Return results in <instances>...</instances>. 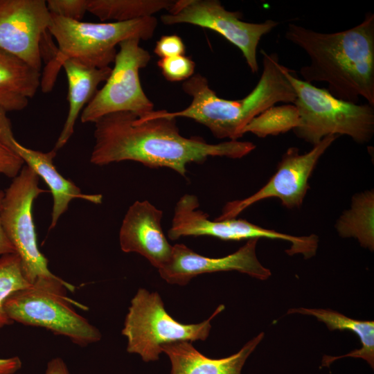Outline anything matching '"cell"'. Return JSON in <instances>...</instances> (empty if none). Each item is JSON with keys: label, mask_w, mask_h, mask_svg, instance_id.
<instances>
[{"label": "cell", "mask_w": 374, "mask_h": 374, "mask_svg": "<svg viewBox=\"0 0 374 374\" xmlns=\"http://www.w3.org/2000/svg\"><path fill=\"white\" fill-rule=\"evenodd\" d=\"M337 136H326L304 154H300L297 148H288L278 163L277 170L263 187L247 198L227 202L217 219L235 218L252 204L271 197L278 198L288 208L299 207L309 188L308 179L319 159Z\"/></svg>", "instance_id": "7c38bea8"}, {"label": "cell", "mask_w": 374, "mask_h": 374, "mask_svg": "<svg viewBox=\"0 0 374 374\" xmlns=\"http://www.w3.org/2000/svg\"><path fill=\"white\" fill-rule=\"evenodd\" d=\"M374 193L365 191L353 197L351 208L339 218L336 229L344 238H355L365 248L374 249Z\"/></svg>", "instance_id": "44dd1931"}, {"label": "cell", "mask_w": 374, "mask_h": 374, "mask_svg": "<svg viewBox=\"0 0 374 374\" xmlns=\"http://www.w3.org/2000/svg\"><path fill=\"white\" fill-rule=\"evenodd\" d=\"M140 39L121 42L114 65L104 86L97 91L80 115L83 123H95L112 113L127 112L138 116L154 111V104L145 93L139 71L150 61V53L140 46Z\"/></svg>", "instance_id": "9c48e42d"}, {"label": "cell", "mask_w": 374, "mask_h": 374, "mask_svg": "<svg viewBox=\"0 0 374 374\" xmlns=\"http://www.w3.org/2000/svg\"><path fill=\"white\" fill-rule=\"evenodd\" d=\"M157 64L163 77L170 82H184L195 73V62L185 55L160 58Z\"/></svg>", "instance_id": "d4e9b609"}, {"label": "cell", "mask_w": 374, "mask_h": 374, "mask_svg": "<svg viewBox=\"0 0 374 374\" xmlns=\"http://www.w3.org/2000/svg\"><path fill=\"white\" fill-rule=\"evenodd\" d=\"M293 313L314 317L318 321L324 323L331 331L347 330L356 334L359 338L362 344L360 349L353 350L348 354L340 356L324 355L322 359V367L329 366L335 360L350 357L363 359L372 368H374V321L353 319L329 309L299 308L287 311V314Z\"/></svg>", "instance_id": "ffe728a7"}, {"label": "cell", "mask_w": 374, "mask_h": 374, "mask_svg": "<svg viewBox=\"0 0 374 374\" xmlns=\"http://www.w3.org/2000/svg\"><path fill=\"white\" fill-rule=\"evenodd\" d=\"M300 123L297 108L293 104L274 105L254 117L244 127L258 137L276 136L296 128Z\"/></svg>", "instance_id": "603a6c76"}, {"label": "cell", "mask_w": 374, "mask_h": 374, "mask_svg": "<svg viewBox=\"0 0 374 374\" xmlns=\"http://www.w3.org/2000/svg\"><path fill=\"white\" fill-rule=\"evenodd\" d=\"M21 361L19 357L0 358V374H15L21 368Z\"/></svg>", "instance_id": "f1b7e54d"}, {"label": "cell", "mask_w": 374, "mask_h": 374, "mask_svg": "<svg viewBox=\"0 0 374 374\" xmlns=\"http://www.w3.org/2000/svg\"><path fill=\"white\" fill-rule=\"evenodd\" d=\"M39 176L23 166L4 193L1 221L4 232L20 258L23 272L29 283L39 277H55L48 260L37 245L33 216L35 199L46 190L39 187Z\"/></svg>", "instance_id": "ba28073f"}, {"label": "cell", "mask_w": 374, "mask_h": 374, "mask_svg": "<svg viewBox=\"0 0 374 374\" xmlns=\"http://www.w3.org/2000/svg\"><path fill=\"white\" fill-rule=\"evenodd\" d=\"M7 112L0 107V141L22 159L46 184L53 197L51 221L49 229H53L60 217L68 209L74 199H81L93 204H101V195L84 194L71 180L64 178L56 169L53 159L56 152H43L22 145L15 138Z\"/></svg>", "instance_id": "9a60e30c"}, {"label": "cell", "mask_w": 374, "mask_h": 374, "mask_svg": "<svg viewBox=\"0 0 374 374\" xmlns=\"http://www.w3.org/2000/svg\"><path fill=\"white\" fill-rule=\"evenodd\" d=\"M30 285L23 272L19 257L16 253L0 257V330L13 322L7 315L4 304L15 292Z\"/></svg>", "instance_id": "cb8c5ba5"}, {"label": "cell", "mask_w": 374, "mask_h": 374, "mask_svg": "<svg viewBox=\"0 0 374 374\" xmlns=\"http://www.w3.org/2000/svg\"><path fill=\"white\" fill-rule=\"evenodd\" d=\"M175 1L170 0H87V12L102 21H128L152 17L168 10Z\"/></svg>", "instance_id": "7402d4cb"}, {"label": "cell", "mask_w": 374, "mask_h": 374, "mask_svg": "<svg viewBox=\"0 0 374 374\" xmlns=\"http://www.w3.org/2000/svg\"><path fill=\"white\" fill-rule=\"evenodd\" d=\"M94 125L90 161L97 166L134 161L150 168H168L185 177L191 163L200 164L210 157L240 159L256 148L249 141L213 144L199 136L185 137L179 133L177 118L166 115L165 110L141 116L112 113Z\"/></svg>", "instance_id": "6da1fadb"}, {"label": "cell", "mask_w": 374, "mask_h": 374, "mask_svg": "<svg viewBox=\"0 0 374 374\" xmlns=\"http://www.w3.org/2000/svg\"><path fill=\"white\" fill-rule=\"evenodd\" d=\"M48 31L57 42L53 60L41 71L40 87L44 93L54 86L63 62L69 59L96 68L109 66L115 60L116 46L124 40L152 37L157 26L154 16L122 22H85L51 14Z\"/></svg>", "instance_id": "277c9868"}, {"label": "cell", "mask_w": 374, "mask_h": 374, "mask_svg": "<svg viewBox=\"0 0 374 374\" xmlns=\"http://www.w3.org/2000/svg\"><path fill=\"white\" fill-rule=\"evenodd\" d=\"M75 287L59 276L39 277L26 288L12 293L6 301L5 311L12 322L40 327L68 337L85 347L101 339V333L73 308H87L67 296Z\"/></svg>", "instance_id": "5b68a950"}, {"label": "cell", "mask_w": 374, "mask_h": 374, "mask_svg": "<svg viewBox=\"0 0 374 374\" xmlns=\"http://www.w3.org/2000/svg\"><path fill=\"white\" fill-rule=\"evenodd\" d=\"M197 196L186 194L176 204L168 236L172 240L186 236H211L223 240L252 238L282 240L291 243L289 255L302 254L310 258L316 254L318 237L293 236L264 229L242 219L211 220L208 213L199 209Z\"/></svg>", "instance_id": "8fae6325"}, {"label": "cell", "mask_w": 374, "mask_h": 374, "mask_svg": "<svg viewBox=\"0 0 374 374\" xmlns=\"http://www.w3.org/2000/svg\"><path fill=\"white\" fill-rule=\"evenodd\" d=\"M51 16L45 0H0V48L41 72Z\"/></svg>", "instance_id": "4fadbf2b"}, {"label": "cell", "mask_w": 374, "mask_h": 374, "mask_svg": "<svg viewBox=\"0 0 374 374\" xmlns=\"http://www.w3.org/2000/svg\"><path fill=\"white\" fill-rule=\"evenodd\" d=\"M40 80L41 72L0 48V100L6 112L25 109Z\"/></svg>", "instance_id": "d6986e66"}, {"label": "cell", "mask_w": 374, "mask_h": 374, "mask_svg": "<svg viewBox=\"0 0 374 374\" xmlns=\"http://www.w3.org/2000/svg\"><path fill=\"white\" fill-rule=\"evenodd\" d=\"M68 82L67 100L69 110L63 128L56 141L54 150L63 148L71 137L75 122L80 112L91 100L98 85L108 78L112 68H96L69 59L62 65Z\"/></svg>", "instance_id": "ac0fdd59"}, {"label": "cell", "mask_w": 374, "mask_h": 374, "mask_svg": "<svg viewBox=\"0 0 374 374\" xmlns=\"http://www.w3.org/2000/svg\"><path fill=\"white\" fill-rule=\"evenodd\" d=\"M264 332L251 339L236 353L220 359L206 357L186 341L161 346L171 364L170 374H241L249 355L264 337Z\"/></svg>", "instance_id": "e0dca14e"}, {"label": "cell", "mask_w": 374, "mask_h": 374, "mask_svg": "<svg viewBox=\"0 0 374 374\" xmlns=\"http://www.w3.org/2000/svg\"><path fill=\"white\" fill-rule=\"evenodd\" d=\"M285 37L309 57L299 71L303 80L326 82L337 98L358 103L362 97L374 106L373 13H366L351 28L331 33L290 23Z\"/></svg>", "instance_id": "7a4b0ae2"}, {"label": "cell", "mask_w": 374, "mask_h": 374, "mask_svg": "<svg viewBox=\"0 0 374 374\" xmlns=\"http://www.w3.org/2000/svg\"><path fill=\"white\" fill-rule=\"evenodd\" d=\"M238 11L227 10L217 0H177L161 16L164 25L188 24L213 30L242 52L250 71L257 73V48L261 38L270 33L278 22L267 19L250 23L242 19Z\"/></svg>", "instance_id": "30bf717a"}, {"label": "cell", "mask_w": 374, "mask_h": 374, "mask_svg": "<svg viewBox=\"0 0 374 374\" xmlns=\"http://www.w3.org/2000/svg\"><path fill=\"white\" fill-rule=\"evenodd\" d=\"M163 212L147 200L136 201L127 211L119 231L121 249L137 253L158 269L169 261L172 246L161 227Z\"/></svg>", "instance_id": "2e32d148"}, {"label": "cell", "mask_w": 374, "mask_h": 374, "mask_svg": "<svg viewBox=\"0 0 374 374\" xmlns=\"http://www.w3.org/2000/svg\"><path fill=\"white\" fill-rule=\"evenodd\" d=\"M15 374H19V373H15Z\"/></svg>", "instance_id": "1f68e13d"}, {"label": "cell", "mask_w": 374, "mask_h": 374, "mask_svg": "<svg viewBox=\"0 0 374 374\" xmlns=\"http://www.w3.org/2000/svg\"><path fill=\"white\" fill-rule=\"evenodd\" d=\"M0 107L3 108L1 100ZM24 164L22 159L0 141V174L15 178Z\"/></svg>", "instance_id": "83f0119b"}, {"label": "cell", "mask_w": 374, "mask_h": 374, "mask_svg": "<svg viewBox=\"0 0 374 374\" xmlns=\"http://www.w3.org/2000/svg\"><path fill=\"white\" fill-rule=\"evenodd\" d=\"M224 309V305H220L208 319L199 323L184 324L166 312L157 292L140 288L131 300L121 331L127 341V351L150 362L159 359L164 344L205 340L209 335L212 319Z\"/></svg>", "instance_id": "52a82bcc"}, {"label": "cell", "mask_w": 374, "mask_h": 374, "mask_svg": "<svg viewBox=\"0 0 374 374\" xmlns=\"http://www.w3.org/2000/svg\"><path fill=\"white\" fill-rule=\"evenodd\" d=\"M259 239L252 238L235 252L221 258H208L197 253L184 244L172 246L170 258L161 269V277L170 284L185 285L197 275L218 271H237L258 280H267L271 271L256 256Z\"/></svg>", "instance_id": "5bb4252c"}, {"label": "cell", "mask_w": 374, "mask_h": 374, "mask_svg": "<svg viewBox=\"0 0 374 374\" xmlns=\"http://www.w3.org/2000/svg\"><path fill=\"white\" fill-rule=\"evenodd\" d=\"M300 123L296 135L313 145L328 135H346L358 143L369 141L374 132V106L347 102L327 89L299 79L294 70L287 69Z\"/></svg>", "instance_id": "8992f818"}, {"label": "cell", "mask_w": 374, "mask_h": 374, "mask_svg": "<svg viewBox=\"0 0 374 374\" xmlns=\"http://www.w3.org/2000/svg\"><path fill=\"white\" fill-rule=\"evenodd\" d=\"M154 53L160 58L184 55L186 46L182 39L177 35H163L157 41Z\"/></svg>", "instance_id": "4316f807"}, {"label": "cell", "mask_w": 374, "mask_h": 374, "mask_svg": "<svg viewBox=\"0 0 374 374\" xmlns=\"http://www.w3.org/2000/svg\"><path fill=\"white\" fill-rule=\"evenodd\" d=\"M262 72L251 91L242 99L227 100L218 96L206 78L197 73L182 83L184 93L192 99L185 109L166 115L184 117L206 126L220 139L237 141L245 126L256 116L278 103L293 104L295 91L286 76L287 67L280 63L277 53L260 51Z\"/></svg>", "instance_id": "3957f363"}, {"label": "cell", "mask_w": 374, "mask_h": 374, "mask_svg": "<svg viewBox=\"0 0 374 374\" xmlns=\"http://www.w3.org/2000/svg\"><path fill=\"white\" fill-rule=\"evenodd\" d=\"M4 192L0 190V256L15 253V249L6 236L1 221V210Z\"/></svg>", "instance_id": "f546056e"}, {"label": "cell", "mask_w": 374, "mask_h": 374, "mask_svg": "<svg viewBox=\"0 0 374 374\" xmlns=\"http://www.w3.org/2000/svg\"><path fill=\"white\" fill-rule=\"evenodd\" d=\"M44 374H70V372L64 361L57 357L48 361Z\"/></svg>", "instance_id": "4dcf8cb0"}, {"label": "cell", "mask_w": 374, "mask_h": 374, "mask_svg": "<svg viewBox=\"0 0 374 374\" xmlns=\"http://www.w3.org/2000/svg\"><path fill=\"white\" fill-rule=\"evenodd\" d=\"M51 14L75 21H81L87 12V0H47Z\"/></svg>", "instance_id": "484cf974"}]
</instances>
